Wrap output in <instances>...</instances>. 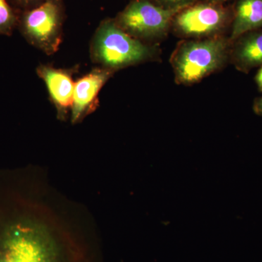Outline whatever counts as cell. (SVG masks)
I'll list each match as a JSON object with an SVG mask.
<instances>
[{
  "label": "cell",
  "instance_id": "3",
  "mask_svg": "<svg viewBox=\"0 0 262 262\" xmlns=\"http://www.w3.org/2000/svg\"><path fill=\"white\" fill-rule=\"evenodd\" d=\"M0 262H57L53 243L39 226L20 218L0 220Z\"/></svg>",
  "mask_w": 262,
  "mask_h": 262
},
{
  "label": "cell",
  "instance_id": "5",
  "mask_svg": "<svg viewBox=\"0 0 262 262\" xmlns=\"http://www.w3.org/2000/svg\"><path fill=\"white\" fill-rule=\"evenodd\" d=\"M179 11L155 5L150 0H132L114 20L131 37L155 45L168 34Z\"/></svg>",
  "mask_w": 262,
  "mask_h": 262
},
{
  "label": "cell",
  "instance_id": "12",
  "mask_svg": "<svg viewBox=\"0 0 262 262\" xmlns=\"http://www.w3.org/2000/svg\"><path fill=\"white\" fill-rule=\"evenodd\" d=\"M163 8L181 10L196 3L198 0H157Z\"/></svg>",
  "mask_w": 262,
  "mask_h": 262
},
{
  "label": "cell",
  "instance_id": "11",
  "mask_svg": "<svg viewBox=\"0 0 262 262\" xmlns=\"http://www.w3.org/2000/svg\"><path fill=\"white\" fill-rule=\"evenodd\" d=\"M20 12L8 0H0V35L10 36L18 27Z\"/></svg>",
  "mask_w": 262,
  "mask_h": 262
},
{
  "label": "cell",
  "instance_id": "4",
  "mask_svg": "<svg viewBox=\"0 0 262 262\" xmlns=\"http://www.w3.org/2000/svg\"><path fill=\"white\" fill-rule=\"evenodd\" d=\"M64 19L63 0H45L32 9L20 12L18 27L27 42L51 56L61 46Z\"/></svg>",
  "mask_w": 262,
  "mask_h": 262
},
{
  "label": "cell",
  "instance_id": "7",
  "mask_svg": "<svg viewBox=\"0 0 262 262\" xmlns=\"http://www.w3.org/2000/svg\"><path fill=\"white\" fill-rule=\"evenodd\" d=\"M115 73L113 71L97 67L75 82L70 110L72 123L80 122L97 108L100 91Z\"/></svg>",
  "mask_w": 262,
  "mask_h": 262
},
{
  "label": "cell",
  "instance_id": "1",
  "mask_svg": "<svg viewBox=\"0 0 262 262\" xmlns=\"http://www.w3.org/2000/svg\"><path fill=\"white\" fill-rule=\"evenodd\" d=\"M159 54L156 45L131 37L117 26L114 18L104 19L100 23L90 46L91 61L115 72L155 61Z\"/></svg>",
  "mask_w": 262,
  "mask_h": 262
},
{
  "label": "cell",
  "instance_id": "13",
  "mask_svg": "<svg viewBox=\"0 0 262 262\" xmlns=\"http://www.w3.org/2000/svg\"><path fill=\"white\" fill-rule=\"evenodd\" d=\"M13 4V8L18 11L32 9L42 3L45 0H8Z\"/></svg>",
  "mask_w": 262,
  "mask_h": 262
},
{
  "label": "cell",
  "instance_id": "2",
  "mask_svg": "<svg viewBox=\"0 0 262 262\" xmlns=\"http://www.w3.org/2000/svg\"><path fill=\"white\" fill-rule=\"evenodd\" d=\"M232 44L224 35L183 39L170 59L176 82L192 85L223 69L230 61Z\"/></svg>",
  "mask_w": 262,
  "mask_h": 262
},
{
  "label": "cell",
  "instance_id": "15",
  "mask_svg": "<svg viewBox=\"0 0 262 262\" xmlns=\"http://www.w3.org/2000/svg\"><path fill=\"white\" fill-rule=\"evenodd\" d=\"M255 82L257 85L258 91L262 92V66L260 67L259 70H258L257 73L255 76Z\"/></svg>",
  "mask_w": 262,
  "mask_h": 262
},
{
  "label": "cell",
  "instance_id": "6",
  "mask_svg": "<svg viewBox=\"0 0 262 262\" xmlns=\"http://www.w3.org/2000/svg\"><path fill=\"white\" fill-rule=\"evenodd\" d=\"M233 19V10L218 3H196L179 11L172 20L174 35L184 39L223 35Z\"/></svg>",
  "mask_w": 262,
  "mask_h": 262
},
{
  "label": "cell",
  "instance_id": "10",
  "mask_svg": "<svg viewBox=\"0 0 262 262\" xmlns=\"http://www.w3.org/2000/svg\"><path fill=\"white\" fill-rule=\"evenodd\" d=\"M262 29V0H237L233 10L231 42L246 33Z\"/></svg>",
  "mask_w": 262,
  "mask_h": 262
},
{
  "label": "cell",
  "instance_id": "8",
  "mask_svg": "<svg viewBox=\"0 0 262 262\" xmlns=\"http://www.w3.org/2000/svg\"><path fill=\"white\" fill-rule=\"evenodd\" d=\"M77 69H59L49 64H40L37 74L47 88L50 99L56 108L58 117L65 119L71 110L75 83L73 75Z\"/></svg>",
  "mask_w": 262,
  "mask_h": 262
},
{
  "label": "cell",
  "instance_id": "9",
  "mask_svg": "<svg viewBox=\"0 0 262 262\" xmlns=\"http://www.w3.org/2000/svg\"><path fill=\"white\" fill-rule=\"evenodd\" d=\"M230 62L244 73L261 67L262 29L246 33L232 42Z\"/></svg>",
  "mask_w": 262,
  "mask_h": 262
},
{
  "label": "cell",
  "instance_id": "14",
  "mask_svg": "<svg viewBox=\"0 0 262 262\" xmlns=\"http://www.w3.org/2000/svg\"><path fill=\"white\" fill-rule=\"evenodd\" d=\"M253 110L258 116L262 117V96L255 100L253 102Z\"/></svg>",
  "mask_w": 262,
  "mask_h": 262
},
{
  "label": "cell",
  "instance_id": "16",
  "mask_svg": "<svg viewBox=\"0 0 262 262\" xmlns=\"http://www.w3.org/2000/svg\"><path fill=\"white\" fill-rule=\"evenodd\" d=\"M206 2H208V3H218V4H223L225 2L229 1V0H206Z\"/></svg>",
  "mask_w": 262,
  "mask_h": 262
}]
</instances>
